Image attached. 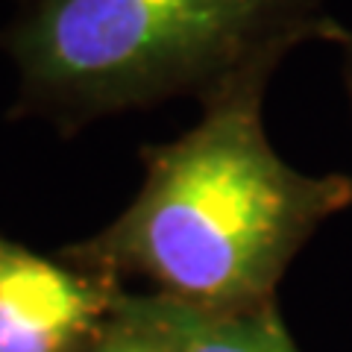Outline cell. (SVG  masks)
<instances>
[{"mask_svg": "<svg viewBox=\"0 0 352 352\" xmlns=\"http://www.w3.org/2000/svg\"><path fill=\"white\" fill-rule=\"evenodd\" d=\"M82 352H170V349L164 346V340L147 323H141L120 302V294H118L112 317H109L106 326L97 332V338Z\"/></svg>", "mask_w": 352, "mask_h": 352, "instance_id": "obj_5", "label": "cell"}, {"mask_svg": "<svg viewBox=\"0 0 352 352\" xmlns=\"http://www.w3.org/2000/svg\"><path fill=\"white\" fill-rule=\"evenodd\" d=\"M340 44H344V53H346V85H349V94H352V32L349 30L340 36Z\"/></svg>", "mask_w": 352, "mask_h": 352, "instance_id": "obj_6", "label": "cell"}, {"mask_svg": "<svg viewBox=\"0 0 352 352\" xmlns=\"http://www.w3.org/2000/svg\"><path fill=\"white\" fill-rule=\"evenodd\" d=\"M115 300L97 279L0 238V352H82Z\"/></svg>", "mask_w": 352, "mask_h": 352, "instance_id": "obj_3", "label": "cell"}, {"mask_svg": "<svg viewBox=\"0 0 352 352\" xmlns=\"http://www.w3.org/2000/svg\"><path fill=\"white\" fill-rule=\"evenodd\" d=\"M141 323H147L170 352H296L273 302L250 308H203L173 296H124Z\"/></svg>", "mask_w": 352, "mask_h": 352, "instance_id": "obj_4", "label": "cell"}, {"mask_svg": "<svg viewBox=\"0 0 352 352\" xmlns=\"http://www.w3.org/2000/svg\"><path fill=\"white\" fill-rule=\"evenodd\" d=\"M326 0H27L6 47L27 100L65 118L203 100L305 38L340 41Z\"/></svg>", "mask_w": 352, "mask_h": 352, "instance_id": "obj_2", "label": "cell"}, {"mask_svg": "<svg viewBox=\"0 0 352 352\" xmlns=\"http://www.w3.org/2000/svg\"><path fill=\"white\" fill-rule=\"evenodd\" d=\"M267 59L206 97L182 138L144 150V185L109 229L68 256L144 276L162 296L250 308L270 294L317 226L352 206L344 173L311 176L270 147L261 97Z\"/></svg>", "mask_w": 352, "mask_h": 352, "instance_id": "obj_1", "label": "cell"}]
</instances>
